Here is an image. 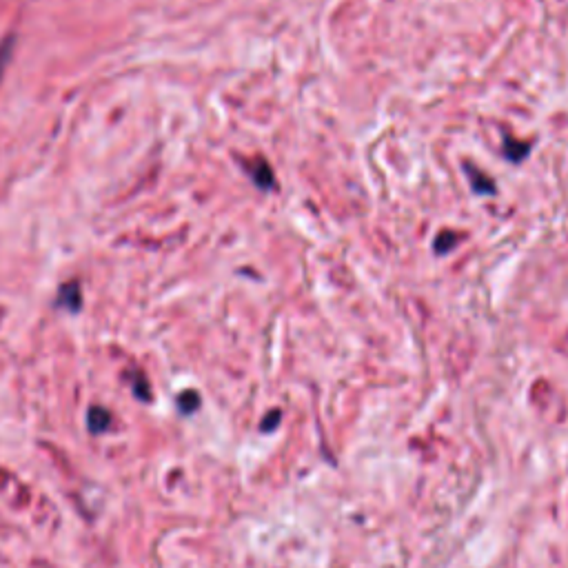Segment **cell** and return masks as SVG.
I'll return each mask as SVG.
<instances>
[{
  "label": "cell",
  "mask_w": 568,
  "mask_h": 568,
  "mask_svg": "<svg viewBox=\"0 0 568 568\" xmlns=\"http://www.w3.org/2000/svg\"><path fill=\"white\" fill-rule=\"evenodd\" d=\"M58 304H60V307L69 309V311H76L80 307V289H78L76 282H69V284H65L63 289H60Z\"/></svg>",
  "instance_id": "cell-1"
},
{
  "label": "cell",
  "mask_w": 568,
  "mask_h": 568,
  "mask_svg": "<svg viewBox=\"0 0 568 568\" xmlns=\"http://www.w3.org/2000/svg\"><path fill=\"white\" fill-rule=\"evenodd\" d=\"M251 176H253V180H256V185L260 189H271L273 187V174H271V169H269L265 160L256 162V167L251 169Z\"/></svg>",
  "instance_id": "cell-2"
},
{
  "label": "cell",
  "mask_w": 568,
  "mask_h": 568,
  "mask_svg": "<svg viewBox=\"0 0 568 568\" xmlns=\"http://www.w3.org/2000/svg\"><path fill=\"white\" fill-rule=\"evenodd\" d=\"M526 149H529V145H524V142H517L513 138H506V142H504V156L513 160V162H520L526 154H529Z\"/></svg>",
  "instance_id": "cell-3"
},
{
  "label": "cell",
  "mask_w": 568,
  "mask_h": 568,
  "mask_svg": "<svg viewBox=\"0 0 568 568\" xmlns=\"http://www.w3.org/2000/svg\"><path fill=\"white\" fill-rule=\"evenodd\" d=\"M471 187L478 191V194H493V182L473 167H471Z\"/></svg>",
  "instance_id": "cell-4"
},
{
  "label": "cell",
  "mask_w": 568,
  "mask_h": 568,
  "mask_svg": "<svg viewBox=\"0 0 568 568\" xmlns=\"http://www.w3.org/2000/svg\"><path fill=\"white\" fill-rule=\"evenodd\" d=\"M12 52H14V38L7 36L3 43H0V78H3L5 74L9 58H12Z\"/></svg>",
  "instance_id": "cell-5"
},
{
  "label": "cell",
  "mask_w": 568,
  "mask_h": 568,
  "mask_svg": "<svg viewBox=\"0 0 568 568\" xmlns=\"http://www.w3.org/2000/svg\"><path fill=\"white\" fill-rule=\"evenodd\" d=\"M453 247H455V236L449 231L440 233V238L435 240V251H438V253H446V251H451Z\"/></svg>",
  "instance_id": "cell-6"
}]
</instances>
